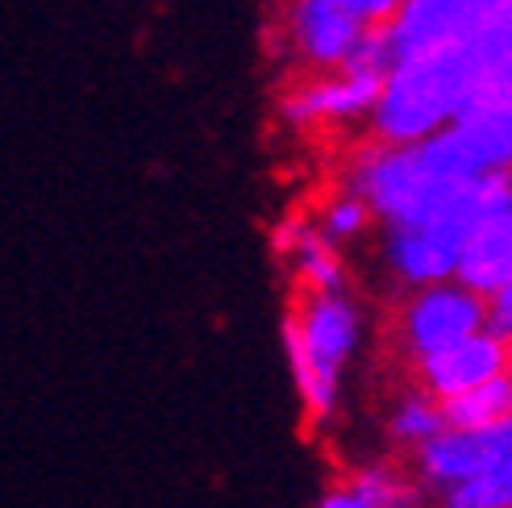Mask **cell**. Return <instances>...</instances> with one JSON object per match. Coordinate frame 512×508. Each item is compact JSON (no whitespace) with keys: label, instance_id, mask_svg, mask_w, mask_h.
<instances>
[{"label":"cell","instance_id":"20","mask_svg":"<svg viewBox=\"0 0 512 508\" xmlns=\"http://www.w3.org/2000/svg\"><path fill=\"white\" fill-rule=\"evenodd\" d=\"M488 329H492V334H500V338L512 334V284L500 288V292L488 300Z\"/></svg>","mask_w":512,"mask_h":508},{"label":"cell","instance_id":"15","mask_svg":"<svg viewBox=\"0 0 512 508\" xmlns=\"http://www.w3.org/2000/svg\"><path fill=\"white\" fill-rule=\"evenodd\" d=\"M446 429H488L512 417V375H500L467 396H454L442 404Z\"/></svg>","mask_w":512,"mask_h":508},{"label":"cell","instance_id":"18","mask_svg":"<svg viewBox=\"0 0 512 508\" xmlns=\"http://www.w3.org/2000/svg\"><path fill=\"white\" fill-rule=\"evenodd\" d=\"M392 67H396V46H392L388 25H367V30L358 34L342 71H358V75H375V80H383Z\"/></svg>","mask_w":512,"mask_h":508},{"label":"cell","instance_id":"16","mask_svg":"<svg viewBox=\"0 0 512 508\" xmlns=\"http://www.w3.org/2000/svg\"><path fill=\"white\" fill-rule=\"evenodd\" d=\"M313 225H317V234L329 242V246H350V242H363L371 234V209H367V200L363 196H354L350 188H338V192H329L325 196V205L313 213Z\"/></svg>","mask_w":512,"mask_h":508},{"label":"cell","instance_id":"7","mask_svg":"<svg viewBox=\"0 0 512 508\" xmlns=\"http://www.w3.org/2000/svg\"><path fill=\"white\" fill-rule=\"evenodd\" d=\"M367 25H358L334 0H284L279 9V50L304 75L342 71Z\"/></svg>","mask_w":512,"mask_h":508},{"label":"cell","instance_id":"14","mask_svg":"<svg viewBox=\"0 0 512 508\" xmlns=\"http://www.w3.org/2000/svg\"><path fill=\"white\" fill-rule=\"evenodd\" d=\"M346 484L367 500V508H429V496L417 488V479L396 463H367L346 475Z\"/></svg>","mask_w":512,"mask_h":508},{"label":"cell","instance_id":"3","mask_svg":"<svg viewBox=\"0 0 512 508\" xmlns=\"http://www.w3.org/2000/svg\"><path fill=\"white\" fill-rule=\"evenodd\" d=\"M363 346V309L350 292L296 296L284 317V354L304 409V425L334 421L342 400V375Z\"/></svg>","mask_w":512,"mask_h":508},{"label":"cell","instance_id":"6","mask_svg":"<svg viewBox=\"0 0 512 508\" xmlns=\"http://www.w3.org/2000/svg\"><path fill=\"white\" fill-rule=\"evenodd\" d=\"M504 463H512V417L488 429H442L429 446L413 454V471L408 475L433 500Z\"/></svg>","mask_w":512,"mask_h":508},{"label":"cell","instance_id":"13","mask_svg":"<svg viewBox=\"0 0 512 508\" xmlns=\"http://www.w3.org/2000/svg\"><path fill=\"white\" fill-rule=\"evenodd\" d=\"M383 429H388V442L413 459L421 446H429L446 429V417H442V404L433 396H425L421 388H408V392L396 396V404L388 409Z\"/></svg>","mask_w":512,"mask_h":508},{"label":"cell","instance_id":"4","mask_svg":"<svg viewBox=\"0 0 512 508\" xmlns=\"http://www.w3.org/2000/svg\"><path fill=\"white\" fill-rule=\"evenodd\" d=\"M479 329H488V300L463 288L458 279L408 292L396 309V346L408 363H421Z\"/></svg>","mask_w":512,"mask_h":508},{"label":"cell","instance_id":"1","mask_svg":"<svg viewBox=\"0 0 512 508\" xmlns=\"http://www.w3.org/2000/svg\"><path fill=\"white\" fill-rule=\"evenodd\" d=\"M483 84V63L475 46L458 50H429V55L396 59L383 75L379 100L367 117L371 142L379 146H417L471 109V100Z\"/></svg>","mask_w":512,"mask_h":508},{"label":"cell","instance_id":"2","mask_svg":"<svg viewBox=\"0 0 512 508\" xmlns=\"http://www.w3.org/2000/svg\"><path fill=\"white\" fill-rule=\"evenodd\" d=\"M342 188L367 200L383 230H417V225L446 217L467 184L438 159V150L425 138L417 146L363 142L342 167Z\"/></svg>","mask_w":512,"mask_h":508},{"label":"cell","instance_id":"17","mask_svg":"<svg viewBox=\"0 0 512 508\" xmlns=\"http://www.w3.org/2000/svg\"><path fill=\"white\" fill-rule=\"evenodd\" d=\"M433 508H512V463L492 467L467 484H458L429 500Z\"/></svg>","mask_w":512,"mask_h":508},{"label":"cell","instance_id":"8","mask_svg":"<svg viewBox=\"0 0 512 508\" xmlns=\"http://www.w3.org/2000/svg\"><path fill=\"white\" fill-rule=\"evenodd\" d=\"M375 75L358 71H329V75H300L292 88L279 96V117L292 130H325V125L367 121L379 100Z\"/></svg>","mask_w":512,"mask_h":508},{"label":"cell","instance_id":"22","mask_svg":"<svg viewBox=\"0 0 512 508\" xmlns=\"http://www.w3.org/2000/svg\"><path fill=\"white\" fill-rule=\"evenodd\" d=\"M479 88L500 92V96H512V59H504V63H496V67L483 71V84H479Z\"/></svg>","mask_w":512,"mask_h":508},{"label":"cell","instance_id":"10","mask_svg":"<svg viewBox=\"0 0 512 508\" xmlns=\"http://www.w3.org/2000/svg\"><path fill=\"white\" fill-rule=\"evenodd\" d=\"M271 250L279 259L288 263V271L296 275V288L300 296H329V292H346L350 284V271H346V259L338 246H329L313 217L304 213H292L275 225L271 234Z\"/></svg>","mask_w":512,"mask_h":508},{"label":"cell","instance_id":"19","mask_svg":"<svg viewBox=\"0 0 512 508\" xmlns=\"http://www.w3.org/2000/svg\"><path fill=\"white\" fill-rule=\"evenodd\" d=\"M475 55H479L483 71L496 67V63H504V59H512V0L504 5V13L492 21V30L475 42Z\"/></svg>","mask_w":512,"mask_h":508},{"label":"cell","instance_id":"23","mask_svg":"<svg viewBox=\"0 0 512 508\" xmlns=\"http://www.w3.org/2000/svg\"><path fill=\"white\" fill-rule=\"evenodd\" d=\"M504 346H508V371H512V334L504 338Z\"/></svg>","mask_w":512,"mask_h":508},{"label":"cell","instance_id":"12","mask_svg":"<svg viewBox=\"0 0 512 508\" xmlns=\"http://www.w3.org/2000/svg\"><path fill=\"white\" fill-rule=\"evenodd\" d=\"M454 130L467 138L483 171H512V96L479 88Z\"/></svg>","mask_w":512,"mask_h":508},{"label":"cell","instance_id":"21","mask_svg":"<svg viewBox=\"0 0 512 508\" xmlns=\"http://www.w3.org/2000/svg\"><path fill=\"white\" fill-rule=\"evenodd\" d=\"M313 508H367V500L358 496V492H354V488L346 484V479H342V484L325 488V492H321V500H317Z\"/></svg>","mask_w":512,"mask_h":508},{"label":"cell","instance_id":"5","mask_svg":"<svg viewBox=\"0 0 512 508\" xmlns=\"http://www.w3.org/2000/svg\"><path fill=\"white\" fill-rule=\"evenodd\" d=\"M508 0H400L388 25L396 59L429 55V50L475 46L492 30Z\"/></svg>","mask_w":512,"mask_h":508},{"label":"cell","instance_id":"11","mask_svg":"<svg viewBox=\"0 0 512 508\" xmlns=\"http://www.w3.org/2000/svg\"><path fill=\"white\" fill-rule=\"evenodd\" d=\"M454 279L483 300H492L500 288L512 284V209L500 217H488L467 238Z\"/></svg>","mask_w":512,"mask_h":508},{"label":"cell","instance_id":"24","mask_svg":"<svg viewBox=\"0 0 512 508\" xmlns=\"http://www.w3.org/2000/svg\"><path fill=\"white\" fill-rule=\"evenodd\" d=\"M508 375H512V371H508Z\"/></svg>","mask_w":512,"mask_h":508},{"label":"cell","instance_id":"9","mask_svg":"<svg viewBox=\"0 0 512 508\" xmlns=\"http://www.w3.org/2000/svg\"><path fill=\"white\" fill-rule=\"evenodd\" d=\"M500 375H508V346H504L500 334H492V329H479V334L413 363L417 388L425 396H433L438 404H446L454 396H467V392L492 384V379H500Z\"/></svg>","mask_w":512,"mask_h":508}]
</instances>
